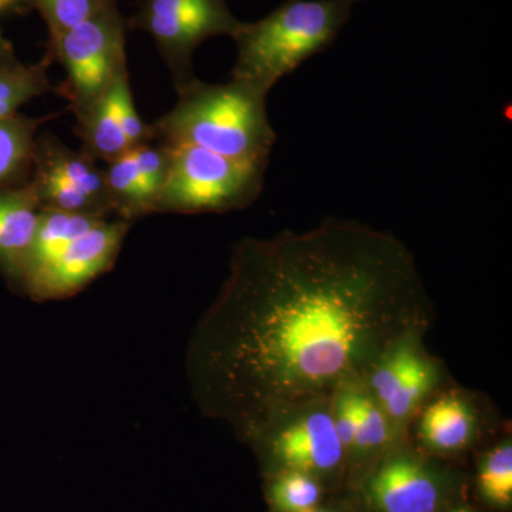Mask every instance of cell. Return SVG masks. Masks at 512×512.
<instances>
[{"mask_svg": "<svg viewBox=\"0 0 512 512\" xmlns=\"http://www.w3.org/2000/svg\"><path fill=\"white\" fill-rule=\"evenodd\" d=\"M433 318L412 252L389 232L329 218L301 234L244 238L192 336V393L239 433L282 404L362 382Z\"/></svg>", "mask_w": 512, "mask_h": 512, "instance_id": "obj_1", "label": "cell"}, {"mask_svg": "<svg viewBox=\"0 0 512 512\" xmlns=\"http://www.w3.org/2000/svg\"><path fill=\"white\" fill-rule=\"evenodd\" d=\"M268 94L234 77L221 84L197 79L178 93L173 109L151 124L154 141L201 147L234 160L269 163L276 133L266 111Z\"/></svg>", "mask_w": 512, "mask_h": 512, "instance_id": "obj_2", "label": "cell"}, {"mask_svg": "<svg viewBox=\"0 0 512 512\" xmlns=\"http://www.w3.org/2000/svg\"><path fill=\"white\" fill-rule=\"evenodd\" d=\"M363 0H285L265 18L242 22L232 36L231 77L271 92L279 80L328 49Z\"/></svg>", "mask_w": 512, "mask_h": 512, "instance_id": "obj_3", "label": "cell"}, {"mask_svg": "<svg viewBox=\"0 0 512 512\" xmlns=\"http://www.w3.org/2000/svg\"><path fill=\"white\" fill-rule=\"evenodd\" d=\"M254 447L265 476L305 471L336 490L348 477V461L333 420L332 396L275 407L239 431Z\"/></svg>", "mask_w": 512, "mask_h": 512, "instance_id": "obj_4", "label": "cell"}, {"mask_svg": "<svg viewBox=\"0 0 512 512\" xmlns=\"http://www.w3.org/2000/svg\"><path fill=\"white\" fill-rule=\"evenodd\" d=\"M167 147L170 161L157 212L241 210L251 205L264 188L269 163L234 160L201 147Z\"/></svg>", "mask_w": 512, "mask_h": 512, "instance_id": "obj_5", "label": "cell"}, {"mask_svg": "<svg viewBox=\"0 0 512 512\" xmlns=\"http://www.w3.org/2000/svg\"><path fill=\"white\" fill-rule=\"evenodd\" d=\"M127 20L117 0H103L100 9L55 40H47L46 53L62 64L66 80L59 94L69 101L74 116L99 99L114 74L127 64Z\"/></svg>", "mask_w": 512, "mask_h": 512, "instance_id": "obj_6", "label": "cell"}, {"mask_svg": "<svg viewBox=\"0 0 512 512\" xmlns=\"http://www.w3.org/2000/svg\"><path fill=\"white\" fill-rule=\"evenodd\" d=\"M127 29L141 30L156 43L158 53L173 74L177 93L197 80L192 56L205 40L232 37L241 26L227 0H141Z\"/></svg>", "mask_w": 512, "mask_h": 512, "instance_id": "obj_7", "label": "cell"}, {"mask_svg": "<svg viewBox=\"0 0 512 512\" xmlns=\"http://www.w3.org/2000/svg\"><path fill=\"white\" fill-rule=\"evenodd\" d=\"M356 493L366 512H443L454 503L456 480L441 458L403 441L357 478Z\"/></svg>", "mask_w": 512, "mask_h": 512, "instance_id": "obj_8", "label": "cell"}, {"mask_svg": "<svg viewBox=\"0 0 512 512\" xmlns=\"http://www.w3.org/2000/svg\"><path fill=\"white\" fill-rule=\"evenodd\" d=\"M424 335L412 332L396 340L360 382L403 440L421 407L447 386L446 366L424 348Z\"/></svg>", "mask_w": 512, "mask_h": 512, "instance_id": "obj_9", "label": "cell"}, {"mask_svg": "<svg viewBox=\"0 0 512 512\" xmlns=\"http://www.w3.org/2000/svg\"><path fill=\"white\" fill-rule=\"evenodd\" d=\"M130 222L103 220L70 242L59 255L23 281L37 299H60L79 292L99 278L119 255Z\"/></svg>", "mask_w": 512, "mask_h": 512, "instance_id": "obj_10", "label": "cell"}, {"mask_svg": "<svg viewBox=\"0 0 512 512\" xmlns=\"http://www.w3.org/2000/svg\"><path fill=\"white\" fill-rule=\"evenodd\" d=\"M76 120L80 150L96 161L110 163L131 148L154 140L153 127L138 116L128 64L114 74L99 99Z\"/></svg>", "mask_w": 512, "mask_h": 512, "instance_id": "obj_11", "label": "cell"}, {"mask_svg": "<svg viewBox=\"0 0 512 512\" xmlns=\"http://www.w3.org/2000/svg\"><path fill=\"white\" fill-rule=\"evenodd\" d=\"M484 406L476 394L446 386L421 407L409 433L414 447L436 458L461 456L483 437Z\"/></svg>", "mask_w": 512, "mask_h": 512, "instance_id": "obj_12", "label": "cell"}, {"mask_svg": "<svg viewBox=\"0 0 512 512\" xmlns=\"http://www.w3.org/2000/svg\"><path fill=\"white\" fill-rule=\"evenodd\" d=\"M168 147L144 143L107 163V191L113 212L128 221L156 214L168 171Z\"/></svg>", "mask_w": 512, "mask_h": 512, "instance_id": "obj_13", "label": "cell"}, {"mask_svg": "<svg viewBox=\"0 0 512 512\" xmlns=\"http://www.w3.org/2000/svg\"><path fill=\"white\" fill-rule=\"evenodd\" d=\"M40 210L30 181L0 188V269L18 281H22Z\"/></svg>", "mask_w": 512, "mask_h": 512, "instance_id": "obj_14", "label": "cell"}, {"mask_svg": "<svg viewBox=\"0 0 512 512\" xmlns=\"http://www.w3.org/2000/svg\"><path fill=\"white\" fill-rule=\"evenodd\" d=\"M33 160L42 161L62 175L67 183L86 195L101 214L107 217L113 212L104 168H100L96 160L84 151L72 150L53 134H43L37 137Z\"/></svg>", "mask_w": 512, "mask_h": 512, "instance_id": "obj_15", "label": "cell"}, {"mask_svg": "<svg viewBox=\"0 0 512 512\" xmlns=\"http://www.w3.org/2000/svg\"><path fill=\"white\" fill-rule=\"evenodd\" d=\"M356 410V433L349 451L348 473L357 480L387 451L406 440L397 436L386 414L360 382L356 384Z\"/></svg>", "mask_w": 512, "mask_h": 512, "instance_id": "obj_16", "label": "cell"}, {"mask_svg": "<svg viewBox=\"0 0 512 512\" xmlns=\"http://www.w3.org/2000/svg\"><path fill=\"white\" fill-rule=\"evenodd\" d=\"M106 218L57 210H40L39 222L30 248L22 282L49 264L70 242L82 237Z\"/></svg>", "mask_w": 512, "mask_h": 512, "instance_id": "obj_17", "label": "cell"}, {"mask_svg": "<svg viewBox=\"0 0 512 512\" xmlns=\"http://www.w3.org/2000/svg\"><path fill=\"white\" fill-rule=\"evenodd\" d=\"M53 116L26 117L22 114L0 120V188L29 183L37 131Z\"/></svg>", "mask_w": 512, "mask_h": 512, "instance_id": "obj_18", "label": "cell"}, {"mask_svg": "<svg viewBox=\"0 0 512 512\" xmlns=\"http://www.w3.org/2000/svg\"><path fill=\"white\" fill-rule=\"evenodd\" d=\"M53 63L49 53L39 63L23 64L18 57L0 62V120L16 116L30 100L55 90L49 80Z\"/></svg>", "mask_w": 512, "mask_h": 512, "instance_id": "obj_19", "label": "cell"}, {"mask_svg": "<svg viewBox=\"0 0 512 512\" xmlns=\"http://www.w3.org/2000/svg\"><path fill=\"white\" fill-rule=\"evenodd\" d=\"M476 488L481 503L491 510L510 512L512 507V440L505 434L481 454Z\"/></svg>", "mask_w": 512, "mask_h": 512, "instance_id": "obj_20", "label": "cell"}, {"mask_svg": "<svg viewBox=\"0 0 512 512\" xmlns=\"http://www.w3.org/2000/svg\"><path fill=\"white\" fill-rule=\"evenodd\" d=\"M328 488L305 471L286 470L266 476V503L271 512H308L323 504Z\"/></svg>", "mask_w": 512, "mask_h": 512, "instance_id": "obj_21", "label": "cell"}, {"mask_svg": "<svg viewBox=\"0 0 512 512\" xmlns=\"http://www.w3.org/2000/svg\"><path fill=\"white\" fill-rule=\"evenodd\" d=\"M103 0H30L47 26V40L63 36L100 9Z\"/></svg>", "mask_w": 512, "mask_h": 512, "instance_id": "obj_22", "label": "cell"}, {"mask_svg": "<svg viewBox=\"0 0 512 512\" xmlns=\"http://www.w3.org/2000/svg\"><path fill=\"white\" fill-rule=\"evenodd\" d=\"M30 9V0H0V18L9 12H25ZM16 57L12 43L3 35L0 28V62Z\"/></svg>", "mask_w": 512, "mask_h": 512, "instance_id": "obj_23", "label": "cell"}, {"mask_svg": "<svg viewBox=\"0 0 512 512\" xmlns=\"http://www.w3.org/2000/svg\"><path fill=\"white\" fill-rule=\"evenodd\" d=\"M443 512H478L477 510H474L471 505H468L466 503H460V501H454L453 504L448 505L446 510Z\"/></svg>", "mask_w": 512, "mask_h": 512, "instance_id": "obj_24", "label": "cell"}, {"mask_svg": "<svg viewBox=\"0 0 512 512\" xmlns=\"http://www.w3.org/2000/svg\"><path fill=\"white\" fill-rule=\"evenodd\" d=\"M308 512H348L343 507H336V505H323L320 504L319 507L313 508V510Z\"/></svg>", "mask_w": 512, "mask_h": 512, "instance_id": "obj_25", "label": "cell"}]
</instances>
